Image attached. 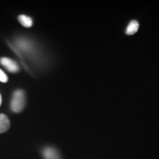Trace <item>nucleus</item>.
I'll use <instances>...</instances> for the list:
<instances>
[{
	"label": "nucleus",
	"mask_w": 159,
	"mask_h": 159,
	"mask_svg": "<svg viewBox=\"0 0 159 159\" xmlns=\"http://www.w3.org/2000/svg\"><path fill=\"white\" fill-rule=\"evenodd\" d=\"M0 63L2 64L10 72L17 73L19 71V64L15 61L8 57H2L0 59Z\"/></svg>",
	"instance_id": "2"
},
{
	"label": "nucleus",
	"mask_w": 159,
	"mask_h": 159,
	"mask_svg": "<svg viewBox=\"0 0 159 159\" xmlns=\"http://www.w3.org/2000/svg\"><path fill=\"white\" fill-rule=\"evenodd\" d=\"M26 104V95L23 90H17L13 95L11 100V109L13 112L20 113L25 108Z\"/></svg>",
	"instance_id": "1"
},
{
	"label": "nucleus",
	"mask_w": 159,
	"mask_h": 159,
	"mask_svg": "<svg viewBox=\"0 0 159 159\" xmlns=\"http://www.w3.org/2000/svg\"><path fill=\"white\" fill-rule=\"evenodd\" d=\"M42 154L44 159H61L58 151L50 147L43 149Z\"/></svg>",
	"instance_id": "3"
},
{
	"label": "nucleus",
	"mask_w": 159,
	"mask_h": 159,
	"mask_svg": "<svg viewBox=\"0 0 159 159\" xmlns=\"http://www.w3.org/2000/svg\"><path fill=\"white\" fill-rule=\"evenodd\" d=\"M11 127V122L8 117L5 114H0V134H4L9 130Z\"/></svg>",
	"instance_id": "4"
},
{
	"label": "nucleus",
	"mask_w": 159,
	"mask_h": 159,
	"mask_svg": "<svg viewBox=\"0 0 159 159\" xmlns=\"http://www.w3.org/2000/svg\"><path fill=\"white\" fill-rule=\"evenodd\" d=\"M18 19H19V21L21 23V25L25 27H31L33 25V20H32L31 18L26 15H20Z\"/></svg>",
	"instance_id": "6"
},
{
	"label": "nucleus",
	"mask_w": 159,
	"mask_h": 159,
	"mask_svg": "<svg viewBox=\"0 0 159 159\" xmlns=\"http://www.w3.org/2000/svg\"><path fill=\"white\" fill-rule=\"evenodd\" d=\"M7 81H8V77L2 69H0V82L7 83Z\"/></svg>",
	"instance_id": "7"
},
{
	"label": "nucleus",
	"mask_w": 159,
	"mask_h": 159,
	"mask_svg": "<svg viewBox=\"0 0 159 159\" xmlns=\"http://www.w3.org/2000/svg\"><path fill=\"white\" fill-rule=\"evenodd\" d=\"M139 27V24L136 20H133L130 23L128 24V27L126 28V33L127 35H134L138 31Z\"/></svg>",
	"instance_id": "5"
},
{
	"label": "nucleus",
	"mask_w": 159,
	"mask_h": 159,
	"mask_svg": "<svg viewBox=\"0 0 159 159\" xmlns=\"http://www.w3.org/2000/svg\"><path fill=\"white\" fill-rule=\"evenodd\" d=\"M1 105H2V96L1 94H0V106H1Z\"/></svg>",
	"instance_id": "8"
}]
</instances>
